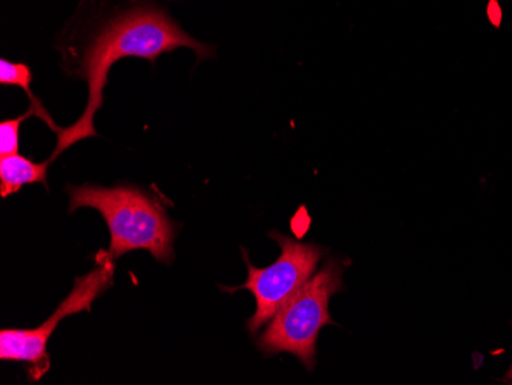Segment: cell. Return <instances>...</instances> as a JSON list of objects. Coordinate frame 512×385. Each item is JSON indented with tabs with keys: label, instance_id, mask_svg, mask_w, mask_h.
Here are the masks:
<instances>
[{
	"label": "cell",
	"instance_id": "3",
	"mask_svg": "<svg viewBox=\"0 0 512 385\" xmlns=\"http://www.w3.org/2000/svg\"><path fill=\"white\" fill-rule=\"evenodd\" d=\"M344 269L330 260L276 312L266 332L258 338L264 355L290 353L307 370L316 366V344L322 327L335 324L329 312L330 300L342 290Z\"/></svg>",
	"mask_w": 512,
	"mask_h": 385
},
{
	"label": "cell",
	"instance_id": "7",
	"mask_svg": "<svg viewBox=\"0 0 512 385\" xmlns=\"http://www.w3.org/2000/svg\"><path fill=\"white\" fill-rule=\"evenodd\" d=\"M31 116H37L45 120L56 134H59L63 129L54 125L50 114H48L45 108H40L36 103H31L30 109L25 114H22V116L17 117V119L4 120V122L0 123V157L19 154L20 126H22L25 120L30 119Z\"/></svg>",
	"mask_w": 512,
	"mask_h": 385
},
{
	"label": "cell",
	"instance_id": "4",
	"mask_svg": "<svg viewBox=\"0 0 512 385\" xmlns=\"http://www.w3.org/2000/svg\"><path fill=\"white\" fill-rule=\"evenodd\" d=\"M270 238H273L281 247L278 260L260 269L250 263L249 255L246 249H243L249 278L243 286L232 287V289L223 287L226 292L234 293L241 289L252 292L256 310L255 315L247 321V330L252 335L269 324L276 312L316 274V267L325 254L321 246L299 243L278 232H270Z\"/></svg>",
	"mask_w": 512,
	"mask_h": 385
},
{
	"label": "cell",
	"instance_id": "9",
	"mask_svg": "<svg viewBox=\"0 0 512 385\" xmlns=\"http://www.w3.org/2000/svg\"><path fill=\"white\" fill-rule=\"evenodd\" d=\"M506 379H512V366L511 369H509L508 375H506Z\"/></svg>",
	"mask_w": 512,
	"mask_h": 385
},
{
	"label": "cell",
	"instance_id": "1",
	"mask_svg": "<svg viewBox=\"0 0 512 385\" xmlns=\"http://www.w3.org/2000/svg\"><path fill=\"white\" fill-rule=\"evenodd\" d=\"M178 48H191L198 60L212 56V48L184 33L174 20L157 8H138L115 17L97 34L83 56L82 77L88 82L89 97L82 117L57 134V146L48 160L51 163L77 142L97 137L94 119L103 105V91L108 85L112 65L126 57L155 62L161 54Z\"/></svg>",
	"mask_w": 512,
	"mask_h": 385
},
{
	"label": "cell",
	"instance_id": "8",
	"mask_svg": "<svg viewBox=\"0 0 512 385\" xmlns=\"http://www.w3.org/2000/svg\"><path fill=\"white\" fill-rule=\"evenodd\" d=\"M31 82H33V73L30 66L25 63L8 62V60H0V85L19 86L25 89V93L30 97L31 103L43 108L40 100L31 93Z\"/></svg>",
	"mask_w": 512,
	"mask_h": 385
},
{
	"label": "cell",
	"instance_id": "6",
	"mask_svg": "<svg viewBox=\"0 0 512 385\" xmlns=\"http://www.w3.org/2000/svg\"><path fill=\"white\" fill-rule=\"evenodd\" d=\"M50 160L42 163L33 162L20 154L0 157V197L7 198L19 192L23 186L40 185L48 188V168Z\"/></svg>",
	"mask_w": 512,
	"mask_h": 385
},
{
	"label": "cell",
	"instance_id": "2",
	"mask_svg": "<svg viewBox=\"0 0 512 385\" xmlns=\"http://www.w3.org/2000/svg\"><path fill=\"white\" fill-rule=\"evenodd\" d=\"M68 194L69 212L96 209L105 218L111 234L106 255L111 260L134 251H148L165 264L175 260L174 240L180 228L160 198L135 186H68Z\"/></svg>",
	"mask_w": 512,
	"mask_h": 385
},
{
	"label": "cell",
	"instance_id": "5",
	"mask_svg": "<svg viewBox=\"0 0 512 385\" xmlns=\"http://www.w3.org/2000/svg\"><path fill=\"white\" fill-rule=\"evenodd\" d=\"M115 261L99 254L97 267L85 277H79L68 297L59 304L50 320L37 329H4L0 332V359L25 362L30 366L31 381H39L50 370L48 341L66 316L89 312L92 303L114 284Z\"/></svg>",
	"mask_w": 512,
	"mask_h": 385
}]
</instances>
